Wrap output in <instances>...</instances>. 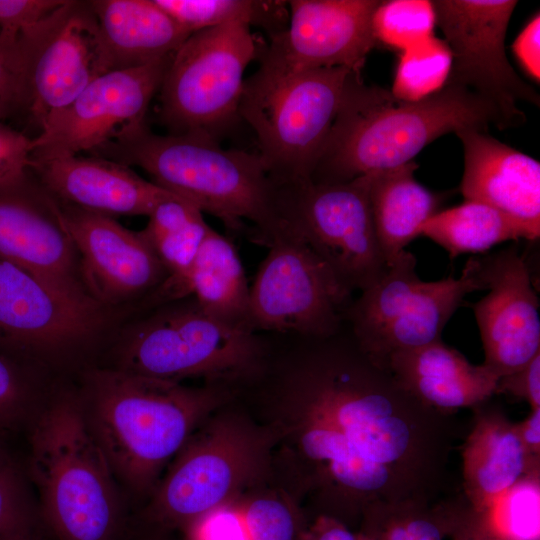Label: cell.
<instances>
[{
  "mask_svg": "<svg viewBox=\"0 0 540 540\" xmlns=\"http://www.w3.org/2000/svg\"><path fill=\"white\" fill-rule=\"evenodd\" d=\"M292 336L296 346L267 357L256 377L280 487L350 528L381 505L441 498L455 414L409 393L347 324L329 336Z\"/></svg>",
  "mask_w": 540,
  "mask_h": 540,
  "instance_id": "6da1fadb",
  "label": "cell"
},
{
  "mask_svg": "<svg viewBox=\"0 0 540 540\" xmlns=\"http://www.w3.org/2000/svg\"><path fill=\"white\" fill-rule=\"evenodd\" d=\"M236 391L101 367L85 372L77 393L89 431L125 496L142 501L193 431Z\"/></svg>",
  "mask_w": 540,
  "mask_h": 540,
  "instance_id": "7a4b0ae2",
  "label": "cell"
},
{
  "mask_svg": "<svg viewBox=\"0 0 540 540\" xmlns=\"http://www.w3.org/2000/svg\"><path fill=\"white\" fill-rule=\"evenodd\" d=\"M89 155L141 168L231 231L249 222L253 241L264 246L291 228L286 186L270 176L258 153L226 149L203 135H159L146 126Z\"/></svg>",
  "mask_w": 540,
  "mask_h": 540,
  "instance_id": "3957f363",
  "label": "cell"
},
{
  "mask_svg": "<svg viewBox=\"0 0 540 540\" xmlns=\"http://www.w3.org/2000/svg\"><path fill=\"white\" fill-rule=\"evenodd\" d=\"M491 125L513 127L493 103L462 85L447 82L432 95L404 102L352 73L310 181L347 182L400 166L444 134Z\"/></svg>",
  "mask_w": 540,
  "mask_h": 540,
  "instance_id": "277c9868",
  "label": "cell"
},
{
  "mask_svg": "<svg viewBox=\"0 0 540 540\" xmlns=\"http://www.w3.org/2000/svg\"><path fill=\"white\" fill-rule=\"evenodd\" d=\"M26 474L54 540H123L128 498L84 419L78 393L45 397L28 429Z\"/></svg>",
  "mask_w": 540,
  "mask_h": 540,
  "instance_id": "5b68a950",
  "label": "cell"
},
{
  "mask_svg": "<svg viewBox=\"0 0 540 540\" xmlns=\"http://www.w3.org/2000/svg\"><path fill=\"white\" fill-rule=\"evenodd\" d=\"M221 408L193 431L173 457L146 504L131 519V529L145 535L184 530L273 476L272 442L266 428Z\"/></svg>",
  "mask_w": 540,
  "mask_h": 540,
  "instance_id": "8992f818",
  "label": "cell"
},
{
  "mask_svg": "<svg viewBox=\"0 0 540 540\" xmlns=\"http://www.w3.org/2000/svg\"><path fill=\"white\" fill-rule=\"evenodd\" d=\"M268 352L260 333L214 319L188 296L154 307L137 322L118 345L110 367L173 382L198 378L239 389L260 373Z\"/></svg>",
  "mask_w": 540,
  "mask_h": 540,
  "instance_id": "52a82bcc",
  "label": "cell"
},
{
  "mask_svg": "<svg viewBox=\"0 0 540 540\" xmlns=\"http://www.w3.org/2000/svg\"><path fill=\"white\" fill-rule=\"evenodd\" d=\"M352 73L335 67L245 79L239 117L254 131L258 154L276 182L310 181Z\"/></svg>",
  "mask_w": 540,
  "mask_h": 540,
  "instance_id": "ba28073f",
  "label": "cell"
},
{
  "mask_svg": "<svg viewBox=\"0 0 540 540\" xmlns=\"http://www.w3.org/2000/svg\"><path fill=\"white\" fill-rule=\"evenodd\" d=\"M478 290H486L482 256H471L458 278L426 282L416 273V258L405 250L353 299L346 324L359 348L386 367L393 353L440 340L465 297Z\"/></svg>",
  "mask_w": 540,
  "mask_h": 540,
  "instance_id": "9c48e42d",
  "label": "cell"
},
{
  "mask_svg": "<svg viewBox=\"0 0 540 540\" xmlns=\"http://www.w3.org/2000/svg\"><path fill=\"white\" fill-rule=\"evenodd\" d=\"M260 52L244 23L192 33L173 54L158 91L159 118L169 134L217 140L239 117L244 72Z\"/></svg>",
  "mask_w": 540,
  "mask_h": 540,
  "instance_id": "30bf717a",
  "label": "cell"
},
{
  "mask_svg": "<svg viewBox=\"0 0 540 540\" xmlns=\"http://www.w3.org/2000/svg\"><path fill=\"white\" fill-rule=\"evenodd\" d=\"M267 247L250 286L251 329L303 337L338 332L346 324L353 293L293 229Z\"/></svg>",
  "mask_w": 540,
  "mask_h": 540,
  "instance_id": "8fae6325",
  "label": "cell"
},
{
  "mask_svg": "<svg viewBox=\"0 0 540 540\" xmlns=\"http://www.w3.org/2000/svg\"><path fill=\"white\" fill-rule=\"evenodd\" d=\"M24 111L41 131L93 81L113 70L90 1L66 0L18 34Z\"/></svg>",
  "mask_w": 540,
  "mask_h": 540,
  "instance_id": "7c38bea8",
  "label": "cell"
},
{
  "mask_svg": "<svg viewBox=\"0 0 540 540\" xmlns=\"http://www.w3.org/2000/svg\"><path fill=\"white\" fill-rule=\"evenodd\" d=\"M102 304L0 260V354L35 372L88 341Z\"/></svg>",
  "mask_w": 540,
  "mask_h": 540,
  "instance_id": "4fadbf2b",
  "label": "cell"
},
{
  "mask_svg": "<svg viewBox=\"0 0 540 540\" xmlns=\"http://www.w3.org/2000/svg\"><path fill=\"white\" fill-rule=\"evenodd\" d=\"M287 220L352 293L387 270L368 195V174L347 182L286 185Z\"/></svg>",
  "mask_w": 540,
  "mask_h": 540,
  "instance_id": "5bb4252c",
  "label": "cell"
},
{
  "mask_svg": "<svg viewBox=\"0 0 540 540\" xmlns=\"http://www.w3.org/2000/svg\"><path fill=\"white\" fill-rule=\"evenodd\" d=\"M436 25L444 35L452 64L447 82L467 87L493 103L512 126L525 114L518 102L539 105L537 91L511 66L505 37L515 0H435Z\"/></svg>",
  "mask_w": 540,
  "mask_h": 540,
  "instance_id": "9a60e30c",
  "label": "cell"
},
{
  "mask_svg": "<svg viewBox=\"0 0 540 540\" xmlns=\"http://www.w3.org/2000/svg\"><path fill=\"white\" fill-rule=\"evenodd\" d=\"M172 56L112 70L93 81L32 138L31 162L90 154L146 127L149 105Z\"/></svg>",
  "mask_w": 540,
  "mask_h": 540,
  "instance_id": "2e32d148",
  "label": "cell"
},
{
  "mask_svg": "<svg viewBox=\"0 0 540 540\" xmlns=\"http://www.w3.org/2000/svg\"><path fill=\"white\" fill-rule=\"evenodd\" d=\"M287 27L261 49L253 74L273 79L342 67L361 75L377 45L372 16L379 0H291Z\"/></svg>",
  "mask_w": 540,
  "mask_h": 540,
  "instance_id": "e0dca14e",
  "label": "cell"
},
{
  "mask_svg": "<svg viewBox=\"0 0 540 540\" xmlns=\"http://www.w3.org/2000/svg\"><path fill=\"white\" fill-rule=\"evenodd\" d=\"M59 214L79 258L83 285L100 304H116L156 289L167 272L140 231L113 217L58 200Z\"/></svg>",
  "mask_w": 540,
  "mask_h": 540,
  "instance_id": "ac0fdd59",
  "label": "cell"
},
{
  "mask_svg": "<svg viewBox=\"0 0 540 540\" xmlns=\"http://www.w3.org/2000/svg\"><path fill=\"white\" fill-rule=\"evenodd\" d=\"M482 261L489 293L471 308L483 344V365L500 378L540 353V303L516 246L484 255Z\"/></svg>",
  "mask_w": 540,
  "mask_h": 540,
  "instance_id": "d6986e66",
  "label": "cell"
},
{
  "mask_svg": "<svg viewBox=\"0 0 540 540\" xmlns=\"http://www.w3.org/2000/svg\"><path fill=\"white\" fill-rule=\"evenodd\" d=\"M0 260L66 289L88 293L57 201L30 171L0 185Z\"/></svg>",
  "mask_w": 540,
  "mask_h": 540,
  "instance_id": "ffe728a7",
  "label": "cell"
},
{
  "mask_svg": "<svg viewBox=\"0 0 540 540\" xmlns=\"http://www.w3.org/2000/svg\"><path fill=\"white\" fill-rule=\"evenodd\" d=\"M29 171L56 200L111 217L149 216L159 202L173 194L130 166L92 155L34 161Z\"/></svg>",
  "mask_w": 540,
  "mask_h": 540,
  "instance_id": "44dd1931",
  "label": "cell"
},
{
  "mask_svg": "<svg viewBox=\"0 0 540 540\" xmlns=\"http://www.w3.org/2000/svg\"><path fill=\"white\" fill-rule=\"evenodd\" d=\"M464 152L460 191L464 200L487 204L540 236V163L497 140L487 130L455 133Z\"/></svg>",
  "mask_w": 540,
  "mask_h": 540,
  "instance_id": "7402d4cb",
  "label": "cell"
},
{
  "mask_svg": "<svg viewBox=\"0 0 540 540\" xmlns=\"http://www.w3.org/2000/svg\"><path fill=\"white\" fill-rule=\"evenodd\" d=\"M386 368L419 401L447 414L485 403L495 394L499 379L442 339L393 353Z\"/></svg>",
  "mask_w": 540,
  "mask_h": 540,
  "instance_id": "603a6c76",
  "label": "cell"
},
{
  "mask_svg": "<svg viewBox=\"0 0 540 540\" xmlns=\"http://www.w3.org/2000/svg\"><path fill=\"white\" fill-rule=\"evenodd\" d=\"M483 404L473 408L472 428L462 446L463 496L478 513L523 477L540 473V460L527 453L516 423Z\"/></svg>",
  "mask_w": 540,
  "mask_h": 540,
  "instance_id": "cb8c5ba5",
  "label": "cell"
},
{
  "mask_svg": "<svg viewBox=\"0 0 540 540\" xmlns=\"http://www.w3.org/2000/svg\"><path fill=\"white\" fill-rule=\"evenodd\" d=\"M150 295L151 306L192 296L214 319L251 330L250 286L233 243L210 228L190 267L179 276H167ZM255 332V331H254Z\"/></svg>",
  "mask_w": 540,
  "mask_h": 540,
  "instance_id": "d4e9b609",
  "label": "cell"
},
{
  "mask_svg": "<svg viewBox=\"0 0 540 540\" xmlns=\"http://www.w3.org/2000/svg\"><path fill=\"white\" fill-rule=\"evenodd\" d=\"M113 70L172 56L191 35L154 0H92Z\"/></svg>",
  "mask_w": 540,
  "mask_h": 540,
  "instance_id": "484cf974",
  "label": "cell"
},
{
  "mask_svg": "<svg viewBox=\"0 0 540 540\" xmlns=\"http://www.w3.org/2000/svg\"><path fill=\"white\" fill-rule=\"evenodd\" d=\"M417 167L410 161L368 174L373 223L388 266L420 236L421 226L440 210L442 196L415 179Z\"/></svg>",
  "mask_w": 540,
  "mask_h": 540,
  "instance_id": "4316f807",
  "label": "cell"
},
{
  "mask_svg": "<svg viewBox=\"0 0 540 540\" xmlns=\"http://www.w3.org/2000/svg\"><path fill=\"white\" fill-rule=\"evenodd\" d=\"M420 235L444 248L451 259L462 254H482L493 246L533 235L499 210L477 201L439 210L420 228Z\"/></svg>",
  "mask_w": 540,
  "mask_h": 540,
  "instance_id": "83f0119b",
  "label": "cell"
},
{
  "mask_svg": "<svg viewBox=\"0 0 540 540\" xmlns=\"http://www.w3.org/2000/svg\"><path fill=\"white\" fill-rule=\"evenodd\" d=\"M469 508L463 494L381 505L364 515L358 531L371 540H452Z\"/></svg>",
  "mask_w": 540,
  "mask_h": 540,
  "instance_id": "f1b7e54d",
  "label": "cell"
},
{
  "mask_svg": "<svg viewBox=\"0 0 540 540\" xmlns=\"http://www.w3.org/2000/svg\"><path fill=\"white\" fill-rule=\"evenodd\" d=\"M141 234L151 245L167 276L182 275L192 264L210 226L189 201L171 194L149 214Z\"/></svg>",
  "mask_w": 540,
  "mask_h": 540,
  "instance_id": "f546056e",
  "label": "cell"
},
{
  "mask_svg": "<svg viewBox=\"0 0 540 540\" xmlns=\"http://www.w3.org/2000/svg\"><path fill=\"white\" fill-rule=\"evenodd\" d=\"M191 34L231 22L266 30L270 37L288 24L287 1L262 0H154Z\"/></svg>",
  "mask_w": 540,
  "mask_h": 540,
  "instance_id": "4dcf8cb0",
  "label": "cell"
},
{
  "mask_svg": "<svg viewBox=\"0 0 540 540\" xmlns=\"http://www.w3.org/2000/svg\"><path fill=\"white\" fill-rule=\"evenodd\" d=\"M451 64V51L444 39L429 37L400 52L390 92L404 102L432 95L447 83Z\"/></svg>",
  "mask_w": 540,
  "mask_h": 540,
  "instance_id": "1f68e13d",
  "label": "cell"
},
{
  "mask_svg": "<svg viewBox=\"0 0 540 540\" xmlns=\"http://www.w3.org/2000/svg\"><path fill=\"white\" fill-rule=\"evenodd\" d=\"M250 540H297L305 527L298 501L267 484L237 496Z\"/></svg>",
  "mask_w": 540,
  "mask_h": 540,
  "instance_id": "d6a6232c",
  "label": "cell"
},
{
  "mask_svg": "<svg viewBox=\"0 0 540 540\" xmlns=\"http://www.w3.org/2000/svg\"><path fill=\"white\" fill-rule=\"evenodd\" d=\"M539 511L540 473H533L520 479L479 514L502 540H539Z\"/></svg>",
  "mask_w": 540,
  "mask_h": 540,
  "instance_id": "836d02e7",
  "label": "cell"
},
{
  "mask_svg": "<svg viewBox=\"0 0 540 540\" xmlns=\"http://www.w3.org/2000/svg\"><path fill=\"white\" fill-rule=\"evenodd\" d=\"M26 471L4 448L0 450V540L40 538L41 520Z\"/></svg>",
  "mask_w": 540,
  "mask_h": 540,
  "instance_id": "e575fe53",
  "label": "cell"
},
{
  "mask_svg": "<svg viewBox=\"0 0 540 540\" xmlns=\"http://www.w3.org/2000/svg\"><path fill=\"white\" fill-rule=\"evenodd\" d=\"M436 26L432 1H380L372 16V30L377 44L400 52L434 36Z\"/></svg>",
  "mask_w": 540,
  "mask_h": 540,
  "instance_id": "d590c367",
  "label": "cell"
},
{
  "mask_svg": "<svg viewBox=\"0 0 540 540\" xmlns=\"http://www.w3.org/2000/svg\"><path fill=\"white\" fill-rule=\"evenodd\" d=\"M45 397L35 372L0 354V436L26 431Z\"/></svg>",
  "mask_w": 540,
  "mask_h": 540,
  "instance_id": "8d00e7d4",
  "label": "cell"
},
{
  "mask_svg": "<svg viewBox=\"0 0 540 540\" xmlns=\"http://www.w3.org/2000/svg\"><path fill=\"white\" fill-rule=\"evenodd\" d=\"M24 78L18 34L0 30V122L24 111Z\"/></svg>",
  "mask_w": 540,
  "mask_h": 540,
  "instance_id": "74e56055",
  "label": "cell"
},
{
  "mask_svg": "<svg viewBox=\"0 0 540 540\" xmlns=\"http://www.w3.org/2000/svg\"><path fill=\"white\" fill-rule=\"evenodd\" d=\"M184 530L187 540H250L237 496L202 515Z\"/></svg>",
  "mask_w": 540,
  "mask_h": 540,
  "instance_id": "f35d334b",
  "label": "cell"
},
{
  "mask_svg": "<svg viewBox=\"0 0 540 540\" xmlns=\"http://www.w3.org/2000/svg\"><path fill=\"white\" fill-rule=\"evenodd\" d=\"M32 138L0 122V185L29 172Z\"/></svg>",
  "mask_w": 540,
  "mask_h": 540,
  "instance_id": "ab89813d",
  "label": "cell"
},
{
  "mask_svg": "<svg viewBox=\"0 0 540 540\" xmlns=\"http://www.w3.org/2000/svg\"><path fill=\"white\" fill-rule=\"evenodd\" d=\"M65 2L66 0H0V30L19 34L49 17Z\"/></svg>",
  "mask_w": 540,
  "mask_h": 540,
  "instance_id": "60d3db41",
  "label": "cell"
},
{
  "mask_svg": "<svg viewBox=\"0 0 540 540\" xmlns=\"http://www.w3.org/2000/svg\"><path fill=\"white\" fill-rule=\"evenodd\" d=\"M496 393L524 400L531 410L540 408V353L521 369L500 377Z\"/></svg>",
  "mask_w": 540,
  "mask_h": 540,
  "instance_id": "b9f144b4",
  "label": "cell"
},
{
  "mask_svg": "<svg viewBox=\"0 0 540 540\" xmlns=\"http://www.w3.org/2000/svg\"><path fill=\"white\" fill-rule=\"evenodd\" d=\"M513 53L526 74L540 80V15L537 13L519 33L512 45Z\"/></svg>",
  "mask_w": 540,
  "mask_h": 540,
  "instance_id": "7bdbcfd3",
  "label": "cell"
},
{
  "mask_svg": "<svg viewBox=\"0 0 540 540\" xmlns=\"http://www.w3.org/2000/svg\"><path fill=\"white\" fill-rule=\"evenodd\" d=\"M297 540H370L364 533L354 531L340 520L318 514L305 526Z\"/></svg>",
  "mask_w": 540,
  "mask_h": 540,
  "instance_id": "ee69618b",
  "label": "cell"
},
{
  "mask_svg": "<svg viewBox=\"0 0 540 540\" xmlns=\"http://www.w3.org/2000/svg\"><path fill=\"white\" fill-rule=\"evenodd\" d=\"M452 540H502L484 522L481 515L471 508L464 516Z\"/></svg>",
  "mask_w": 540,
  "mask_h": 540,
  "instance_id": "f6af8a7d",
  "label": "cell"
},
{
  "mask_svg": "<svg viewBox=\"0 0 540 540\" xmlns=\"http://www.w3.org/2000/svg\"><path fill=\"white\" fill-rule=\"evenodd\" d=\"M518 435L530 457L540 460V408L516 423Z\"/></svg>",
  "mask_w": 540,
  "mask_h": 540,
  "instance_id": "bcb514c9",
  "label": "cell"
},
{
  "mask_svg": "<svg viewBox=\"0 0 540 540\" xmlns=\"http://www.w3.org/2000/svg\"><path fill=\"white\" fill-rule=\"evenodd\" d=\"M140 540H160L157 538V535H146L144 538L140 539Z\"/></svg>",
  "mask_w": 540,
  "mask_h": 540,
  "instance_id": "7dc6e473",
  "label": "cell"
},
{
  "mask_svg": "<svg viewBox=\"0 0 540 540\" xmlns=\"http://www.w3.org/2000/svg\"><path fill=\"white\" fill-rule=\"evenodd\" d=\"M5 447L3 446L1 440H0V450L4 449Z\"/></svg>",
  "mask_w": 540,
  "mask_h": 540,
  "instance_id": "c3c4849f",
  "label": "cell"
},
{
  "mask_svg": "<svg viewBox=\"0 0 540 540\" xmlns=\"http://www.w3.org/2000/svg\"><path fill=\"white\" fill-rule=\"evenodd\" d=\"M34 540H42L41 537L40 538H37V539H34Z\"/></svg>",
  "mask_w": 540,
  "mask_h": 540,
  "instance_id": "681fc988",
  "label": "cell"
},
{
  "mask_svg": "<svg viewBox=\"0 0 540 540\" xmlns=\"http://www.w3.org/2000/svg\"><path fill=\"white\" fill-rule=\"evenodd\" d=\"M368 537V536H367ZM370 539V538H369ZM371 540V539H370Z\"/></svg>",
  "mask_w": 540,
  "mask_h": 540,
  "instance_id": "f907efd6",
  "label": "cell"
}]
</instances>
